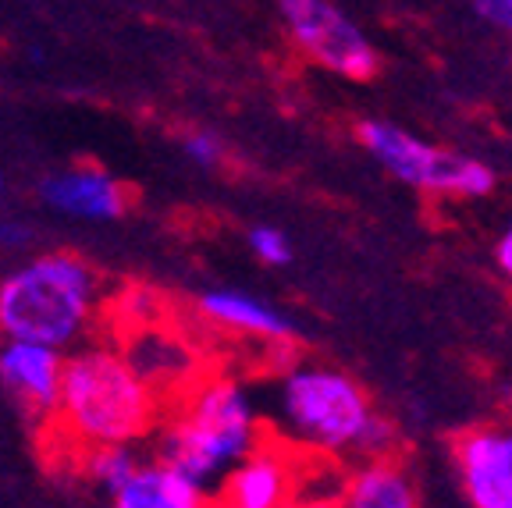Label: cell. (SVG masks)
I'll return each mask as SVG.
<instances>
[{"mask_svg": "<svg viewBox=\"0 0 512 508\" xmlns=\"http://www.w3.org/2000/svg\"><path fill=\"white\" fill-rule=\"evenodd\" d=\"M104 310L96 267L68 249L36 253L0 278V338L72 352L96 338Z\"/></svg>", "mask_w": 512, "mask_h": 508, "instance_id": "4", "label": "cell"}, {"mask_svg": "<svg viewBox=\"0 0 512 508\" xmlns=\"http://www.w3.org/2000/svg\"><path fill=\"white\" fill-rule=\"evenodd\" d=\"M210 508H214V505H210Z\"/></svg>", "mask_w": 512, "mask_h": 508, "instance_id": "23", "label": "cell"}, {"mask_svg": "<svg viewBox=\"0 0 512 508\" xmlns=\"http://www.w3.org/2000/svg\"><path fill=\"white\" fill-rule=\"evenodd\" d=\"M40 203L54 214L72 217V221L104 224L125 217L128 189L104 167L79 164L50 171L40 182Z\"/></svg>", "mask_w": 512, "mask_h": 508, "instance_id": "10", "label": "cell"}, {"mask_svg": "<svg viewBox=\"0 0 512 508\" xmlns=\"http://www.w3.org/2000/svg\"><path fill=\"white\" fill-rule=\"evenodd\" d=\"M452 469L470 508H512V423H484L459 434Z\"/></svg>", "mask_w": 512, "mask_h": 508, "instance_id": "8", "label": "cell"}, {"mask_svg": "<svg viewBox=\"0 0 512 508\" xmlns=\"http://www.w3.org/2000/svg\"><path fill=\"white\" fill-rule=\"evenodd\" d=\"M107 508H210V491L171 462L143 455L136 473L107 494Z\"/></svg>", "mask_w": 512, "mask_h": 508, "instance_id": "14", "label": "cell"}, {"mask_svg": "<svg viewBox=\"0 0 512 508\" xmlns=\"http://www.w3.org/2000/svg\"><path fill=\"white\" fill-rule=\"evenodd\" d=\"M118 345L125 349L128 363L136 366L143 381L157 391L164 402L175 398L185 384L196 381V363H192V352L178 342L175 334L160 331L157 324L136 327V331L118 334Z\"/></svg>", "mask_w": 512, "mask_h": 508, "instance_id": "12", "label": "cell"}, {"mask_svg": "<svg viewBox=\"0 0 512 508\" xmlns=\"http://www.w3.org/2000/svg\"><path fill=\"white\" fill-rule=\"evenodd\" d=\"M182 153L189 164L203 167V171H214V167H221L224 157H228V146H224L221 135L210 132V128H192V132L182 135Z\"/></svg>", "mask_w": 512, "mask_h": 508, "instance_id": "18", "label": "cell"}, {"mask_svg": "<svg viewBox=\"0 0 512 508\" xmlns=\"http://www.w3.org/2000/svg\"><path fill=\"white\" fill-rule=\"evenodd\" d=\"M470 8L505 36H512V0H470Z\"/></svg>", "mask_w": 512, "mask_h": 508, "instance_id": "19", "label": "cell"}, {"mask_svg": "<svg viewBox=\"0 0 512 508\" xmlns=\"http://www.w3.org/2000/svg\"><path fill=\"white\" fill-rule=\"evenodd\" d=\"M164 398L128 363L118 338H89L64 356L61 398L50 430L75 455L104 445H143L157 430Z\"/></svg>", "mask_w": 512, "mask_h": 508, "instance_id": "2", "label": "cell"}, {"mask_svg": "<svg viewBox=\"0 0 512 508\" xmlns=\"http://www.w3.org/2000/svg\"><path fill=\"white\" fill-rule=\"evenodd\" d=\"M118 317H125L121 320V327H118V334H125V331H136V327H150V324H157V292L153 288H146V285H132V288H125L121 292V299H118Z\"/></svg>", "mask_w": 512, "mask_h": 508, "instance_id": "17", "label": "cell"}, {"mask_svg": "<svg viewBox=\"0 0 512 508\" xmlns=\"http://www.w3.org/2000/svg\"><path fill=\"white\" fill-rule=\"evenodd\" d=\"M356 139L395 182L424 192V196L480 199L495 189V171L484 160L431 143V139L395 125V121H360L356 125Z\"/></svg>", "mask_w": 512, "mask_h": 508, "instance_id": "5", "label": "cell"}, {"mask_svg": "<svg viewBox=\"0 0 512 508\" xmlns=\"http://www.w3.org/2000/svg\"><path fill=\"white\" fill-rule=\"evenodd\" d=\"M274 437L324 459L399 455V427L360 381L331 363H292L274 384Z\"/></svg>", "mask_w": 512, "mask_h": 508, "instance_id": "1", "label": "cell"}, {"mask_svg": "<svg viewBox=\"0 0 512 508\" xmlns=\"http://www.w3.org/2000/svg\"><path fill=\"white\" fill-rule=\"evenodd\" d=\"M196 313L203 324L217 327V331L242 334L253 342H271L274 349H285L299 334L292 313L260 299V295L242 292V288H207L196 295Z\"/></svg>", "mask_w": 512, "mask_h": 508, "instance_id": "11", "label": "cell"}, {"mask_svg": "<svg viewBox=\"0 0 512 508\" xmlns=\"http://www.w3.org/2000/svg\"><path fill=\"white\" fill-rule=\"evenodd\" d=\"M335 508H420V487L399 455L356 459L338 484Z\"/></svg>", "mask_w": 512, "mask_h": 508, "instance_id": "13", "label": "cell"}, {"mask_svg": "<svg viewBox=\"0 0 512 508\" xmlns=\"http://www.w3.org/2000/svg\"><path fill=\"white\" fill-rule=\"evenodd\" d=\"M139 462H143L139 445H104V448H89V452L79 455L82 477L104 494V498L136 473Z\"/></svg>", "mask_w": 512, "mask_h": 508, "instance_id": "15", "label": "cell"}, {"mask_svg": "<svg viewBox=\"0 0 512 508\" xmlns=\"http://www.w3.org/2000/svg\"><path fill=\"white\" fill-rule=\"evenodd\" d=\"M64 356L68 352H57L50 345L0 338V388L8 391L11 402L40 427H50L57 413Z\"/></svg>", "mask_w": 512, "mask_h": 508, "instance_id": "9", "label": "cell"}, {"mask_svg": "<svg viewBox=\"0 0 512 508\" xmlns=\"http://www.w3.org/2000/svg\"><path fill=\"white\" fill-rule=\"evenodd\" d=\"M32 242V228L18 217L0 221V249H25Z\"/></svg>", "mask_w": 512, "mask_h": 508, "instance_id": "20", "label": "cell"}, {"mask_svg": "<svg viewBox=\"0 0 512 508\" xmlns=\"http://www.w3.org/2000/svg\"><path fill=\"white\" fill-rule=\"evenodd\" d=\"M278 15L288 43L324 72L363 82L381 68L370 36L331 0H278Z\"/></svg>", "mask_w": 512, "mask_h": 508, "instance_id": "6", "label": "cell"}, {"mask_svg": "<svg viewBox=\"0 0 512 508\" xmlns=\"http://www.w3.org/2000/svg\"><path fill=\"white\" fill-rule=\"evenodd\" d=\"M495 260L498 267H502V274L512 281V217L505 221L502 235H498V246H495Z\"/></svg>", "mask_w": 512, "mask_h": 508, "instance_id": "21", "label": "cell"}, {"mask_svg": "<svg viewBox=\"0 0 512 508\" xmlns=\"http://www.w3.org/2000/svg\"><path fill=\"white\" fill-rule=\"evenodd\" d=\"M303 459L292 445L267 434L246 459L235 462L210 491L214 508H296Z\"/></svg>", "mask_w": 512, "mask_h": 508, "instance_id": "7", "label": "cell"}, {"mask_svg": "<svg viewBox=\"0 0 512 508\" xmlns=\"http://www.w3.org/2000/svg\"><path fill=\"white\" fill-rule=\"evenodd\" d=\"M246 242H249V253L260 263H267V267H288L292 263V242L274 224H253Z\"/></svg>", "mask_w": 512, "mask_h": 508, "instance_id": "16", "label": "cell"}, {"mask_svg": "<svg viewBox=\"0 0 512 508\" xmlns=\"http://www.w3.org/2000/svg\"><path fill=\"white\" fill-rule=\"evenodd\" d=\"M4 189H8V182H4V175H0V196H4Z\"/></svg>", "mask_w": 512, "mask_h": 508, "instance_id": "22", "label": "cell"}, {"mask_svg": "<svg viewBox=\"0 0 512 508\" xmlns=\"http://www.w3.org/2000/svg\"><path fill=\"white\" fill-rule=\"evenodd\" d=\"M267 437L256 398L232 374H200L164 402L153 455L214 491L217 480Z\"/></svg>", "mask_w": 512, "mask_h": 508, "instance_id": "3", "label": "cell"}]
</instances>
